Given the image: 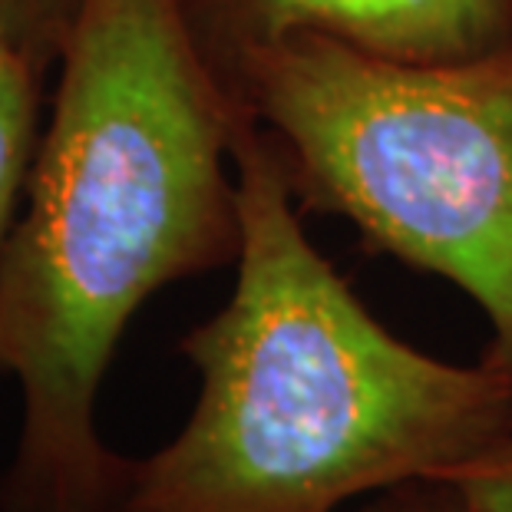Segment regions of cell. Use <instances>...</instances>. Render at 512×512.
<instances>
[{"label": "cell", "mask_w": 512, "mask_h": 512, "mask_svg": "<svg viewBox=\"0 0 512 512\" xmlns=\"http://www.w3.org/2000/svg\"><path fill=\"white\" fill-rule=\"evenodd\" d=\"M0 252V374L20 387L4 512H113L129 460L96 430L126 324L172 281L235 265L242 110L176 0H80Z\"/></svg>", "instance_id": "cell-1"}, {"label": "cell", "mask_w": 512, "mask_h": 512, "mask_svg": "<svg viewBox=\"0 0 512 512\" xmlns=\"http://www.w3.org/2000/svg\"><path fill=\"white\" fill-rule=\"evenodd\" d=\"M235 288L179 341L199 374L185 427L129 460L113 512H337L446 483L512 427V374L387 331L301 225L268 136L238 116Z\"/></svg>", "instance_id": "cell-2"}, {"label": "cell", "mask_w": 512, "mask_h": 512, "mask_svg": "<svg viewBox=\"0 0 512 512\" xmlns=\"http://www.w3.org/2000/svg\"><path fill=\"white\" fill-rule=\"evenodd\" d=\"M228 96L268 136L298 209L453 281L512 374V40L456 63H394L328 37L248 57Z\"/></svg>", "instance_id": "cell-3"}, {"label": "cell", "mask_w": 512, "mask_h": 512, "mask_svg": "<svg viewBox=\"0 0 512 512\" xmlns=\"http://www.w3.org/2000/svg\"><path fill=\"white\" fill-rule=\"evenodd\" d=\"M195 47L228 86L248 57L328 37L394 63H456L512 40V0H176Z\"/></svg>", "instance_id": "cell-4"}, {"label": "cell", "mask_w": 512, "mask_h": 512, "mask_svg": "<svg viewBox=\"0 0 512 512\" xmlns=\"http://www.w3.org/2000/svg\"><path fill=\"white\" fill-rule=\"evenodd\" d=\"M43 76L47 73H40L27 57L0 40V252L17 219L40 139Z\"/></svg>", "instance_id": "cell-5"}, {"label": "cell", "mask_w": 512, "mask_h": 512, "mask_svg": "<svg viewBox=\"0 0 512 512\" xmlns=\"http://www.w3.org/2000/svg\"><path fill=\"white\" fill-rule=\"evenodd\" d=\"M76 4L80 0H0V40L47 73L60 57Z\"/></svg>", "instance_id": "cell-6"}, {"label": "cell", "mask_w": 512, "mask_h": 512, "mask_svg": "<svg viewBox=\"0 0 512 512\" xmlns=\"http://www.w3.org/2000/svg\"><path fill=\"white\" fill-rule=\"evenodd\" d=\"M446 483L473 512H512V427Z\"/></svg>", "instance_id": "cell-7"}, {"label": "cell", "mask_w": 512, "mask_h": 512, "mask_svg": "<svg viewBox=\"0 0 512 512\" xmlns=\"http://www.w3.org/2000/svg\"><path fill=\"white\" fill-rule=\"evenodd\" d=\"M357 512H473L450 483H407L370 496Z\"/></svg>", "instance_id": "cell-8"}]
</instances>
